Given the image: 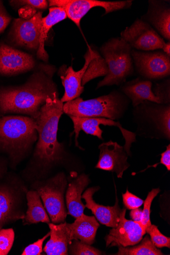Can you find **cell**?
<instances>
[{"instance_id":"cell-19","label":"cell","mask_w":170,"mask_h":255,"mask_svg":"<svg viewBox=\"0 0 170 255\" xmlns=\"http://www.w3.org/2000/svg\"><path fill=\"white\" fill-rule=\"evenodd\" d=\"M99 189V187H92L84 193L82 198L86 203L85 207L91 211L100 223L109 227L116 228L120 221V214L122 212L119 205V201L117 198L113 206H105L96 203L93 199V196Z\"/></svg>"},{"instance_id":"cell-34","label":"cell","mask_w":170,"mask_h":255,"mask_svg":"<svg viewBox=\"0 0 170 255\" xmlns=\"http://www.w3.org/2000/svg\"><path fill=\"white\" fill-rule=\"evenodd\" d=\"M11 17L6 11L2 1H0V34L3 33L9 24Z\"/></svg>"},{"instance_id":"cell-13","label":"cell","mask_w":170,"mask_h":255,"mask_svg":"<svg viewBox=\"0 0 170 255\" xmlns=\"http://www.w3.org/2000/svg\"><path fill=\"white\" fill-rule=\"evenodd\" d=\"M42 12L31 18L15 19L8 34L11 44L31 50H38L41 28Z\"/></svg>"},{"instance_id":"cell-4","label":"cell","mask_w":170,"mask_h":255,"mask_svg":"<svg viewBox=\"0 0 170 255\" xmlns=\"http://www.w3.org/2000/svg\"><path fill=\"white\" fill-rule=\"evenodd\" d=\"M35 120L27 116L0 117V153L15 167L34 150L38 139Z\"/></svg>"},{"instance_id":"cell-38","label":"cell","mask_w":170,"mask_h":255,"mask_svg":"<svg viewBox=\"0 0 170 255\" xmlns=\"http://www.w3.org/2000/svg\"><path fill=\"white\" fill-rule=\"evenodd\" d=\"M142 215V210L141 208H136L132 210L130 213V216L133 221L137 222H140Z\"/></svg>"},{"instance_id":"cell-3","label":"cell","mask_w":170,"mask_h":255,"mask_svg":"<svg viewBox=\"0 0 170 255\" xmlns=\"http://www.w3.org/2000/svg\"><path fill=\"white\" fill-rule=\"evenodd\" d=\"M132 48L122 38H113L105 43L98 55L89 63L82 86L100 77H105L97 89L106 86L119 85L134 72Z\"/></svg>"},{"instance_id":"cell-21","label":"cell","mask_w":170,"mask_h":255,"mask_svg":"<svg viewBox=\"0 0 170 255\" xmlns=\"http://www.w3.org/2000/svg\"><path fill=\"white\" fill-rule=\"evenodd\" d=\"M71 240H78L81 242L91 245L95 242V237L100 224L94 216L84 214L72 223H66Z\"/></svg>"},{"instance_id":"cell-29","label":"cell","mask_w":170,"mask_h":255,"mask_svg":"<svg viewBox=\"0 0 170 255\" xmlns=\"http://www.w3.org/2000/svg\"><path fill=\"white\" fill-rule=\"evenodd\" d=\"M13 229L0 230V255H7L11 250L14 241Z\"/></svg>"},{"instance_id":"cell-23","label":"cell","mask_w":170,"mask_h":255,"mask_svg":"<svg viewBox=\"0 0 170 255\" xmlns=\"http://www.w3.org/2000/svg\"><path fill=\"white\" fill-rule=\"evenodd\" d=\"M66 223L65 222L59 224H48L50 229V239L43 249L46 255H68V246L72 240Z\"/></svg>"},{"instance_id":"cell-6","label":"cell","mask_w":170,"mask_h":255,"mask_svg":"<svg viewBox=\"0 0 170 255\" xmlns=\"http://www.w3.org/2000/svg\"><path fill=\"white\" fill-rule=\"evenodd\" d=\"M67 185V179L63 172L33 182V188L39 194L47 214L55 224L64 223L67 217L64 199Z\"/></svg>"},{"instance_id":"cell-1","label":"cell","mask_w":170,"mask_h":255,"mask_svg":"<svg viewBox=\"0 0 170 255\" xmlns=\"http://www.w3.org/2000/svg\"><path fill=\"white\" fill-rule=\"evenodd\" d=\"M63 105L58 94L47 99L35 119L38 139L32 157L23 171L24 176L33 182L50 177L54 168L66 163L68 153L64 144L58 140L60 120Z\"/></svg>"},{"instance_id":"cell-27","label":"cell","mask_w":170,"mask_h":255,"mask_svg":"<svg viewBox=\"0 0 170 255\" xmlns=\"http://www.w3.org/2000/svg\"><path fill=\"white\" fill-rule=\"evenodd\" d=\"M70 255H101L103 253L91 245L81 242L78 240H74L69 245Z\"/></svg>"},{"instance_id":"cell-17","label":"cell","mask_w":170,"mask_h":255,"mask_svg":"<svg viewBox=\"0 0 170 255\" xmlns=\"http://www.w3.org/2000/svg\"><path fill=\"white\" fill-rule=\"evenodd\" d=\"M99 148L100 157L95 168L115 173L118 178H123L124 173L130 166L124 147L110 140L101 144Z\"/></svg>"},{"instance_id":"cell-39","label":"cell","mask_w":170,"mask_h":255,"mask_svg":"<svg viewBox=\"0 0 170 255\" xmlns=\"http://www.w3.org/2000/svg\"><path fill=\"white\" fill-rule=\"evenodd\" d=\"M162 51L168 56H170V41L166 42Z\"/></svg>"},{"instance_id":"cell-11","label":"cell","mask_w":170,"mask_h":255,"mask_svg":"<svg viewBox=\"0 0 170 255\" xmlns=\"http://www.w3.org/2000/svg\"><path fill=\"white\" fill-rule=\"evenodd\" d=\"M74 125V131L72 134L75 133L76 146L81 148L79 145L78 137L81 131L88 134L98 137L100 140H104L103 137V130L100 125L117 127L122 133L125 139L126 144L124 148L129 156L131 155V148L133 143L136 141V134L130 131L123 127L119 122H115L106 118H79L68 116Z\"/></svg>"},{"instance_id":"cell-7","label":"cell","mask_w":170,"mask_h":255,"mask_svg":"<svg viewBox=\"0 0 170 255\" xmlns=\"http://www.w3.org/2000/svg\"><path fill=\"white\" fill-rule=\"evenodd\" d=\"M2 179H0V230L25 216L21 207V194L26 190L25 185L16 177L5 181Z\"/></svg>"},{"instance_id":"cell-16","label":"cell","mask_w":170,"mask_h":255,"mask_svg":"<svg viewBox=\"0 0 170 255\" xmlns=\"http://www.w3.org/2000/svg\"><path fill=\"white\" fill-rule=\"evenodd\" d=\"M98 52L89 46L85 55V62L84 66L79 71H75L72 66H62L59 71L62 84L64 88V94L60 100L65 103L77 98L82 95L84 90L82 80L91 61L98 55Z\"/></svg>"},{"instance_id":"cell-33","label":"cell","mask_w":170,"mask_h":255,"mask_svg":"<svg viewBox=\"0 0 170 255\" xmlns=\"http://www.w3.org/2000/svg\"><path fill=\"white\" fill-rule=\"evenodd\" d=\"M12 6H19L28 5L36 9H46L48 2L45 0H25V1H11Z\"/></svg>"},{"instance_id":"cell-25","label":"cell","mask_w":170,"mask_h":255,"mask_svg":"<svg viewBox=\"0 0 170 255\" xmlns=\"http://www.w3.org/2000/svg\"><path fill=\"white\" fill-rule=\"evenodd\" d=\"M28 209L26 215L22 219L25 225H31L38 223L49 224L51 222L45 208L40 199V196L36 190L27 193Z\"/></svg>"},{"instance_id":"cell-36","label":"cell","mask_w":170,"mask_h":255,"mask_svg":"<svg viewBox=\"0 0 170 255\" xmlns=\"http://www.w3.org/2000/svg\"><path fill=\"white\" fill-rule=\"evenodd\" d=\"M159 164H162L164 165L168 171L170 170V145H168L167 146V149L165 151L161 154V158L159 163L155 165L149 166L148 169L150 167L156 168L157 166Z\"/></svg>"},{"instance_id":"cell-2","label":"cell","mask_w":170,"mask_h":255,"mask_svg":"<svg viewBox=\"0 0 170 255\" xmlns=\"http://www.w3.org/2000/svg\"><path fill=\"white\" fill-rule=\"evenodd\" d=\"M54 68L45 66L20 86L0 88V113L19 114L33 119L48 98L58 94Z\"/></svg>"},{"instance_id":"cell-24","label":"cell","mask_w":170,"mask_h":255,"mask_svg":"<svg viewBox=\"0 0 170 255\" xmlns=\"http://www.w3.org/2000/svg\"><path fill=\"white\" fill-rule=\"evenodd\" d=\"M67 17L65 10L62 7H51L47 15L42 17L39 45L37 52V56L39 59L44 61H47L48 56L45 50L44 44L48 33L54 25Z\"/></svg>"},{"instance_id":"cell-20","label":"cell","mask_w":170,"mask_h":255,"mask_svg":"<svg viewBox=\"0 0 170 255\" xmlns=\"http://www.w3.org/2000/svg\"><path fill=\"white\" fill-rule=\"evenodd\" d=\"M66 194L67 214L77 219L84 214L85 205L82 201V194L90 182L89 176L82 173H72Z\"/></svg>"},{"instance_id":"cell-37","label":"cell","mask_w":170,"mask_h":255,"mask_svg":"<svg viewBox=\"0 0 170 255\" xmlns=\"http://www.w3.org/2000/svg\"><path fill=\"white\" fill-rule=\"evenodd\" d=\"M8 161L5 158L0 157V179L4 177L7 171Z\"/></svg>"},{"instance_id":"cell-5","label":"cell","mask_w":170,"mask_h":255,"mask_svg":"<svg viewBox=\"0 0 170 255\" xmlns=\"http://www.w3.org/2000/svg\"><path fill=\"white\" fill-rule=\"evenodd\" d=\"M128 107L127 98L120 92L84 101L81 98L64 103L63 112L79 118H106L113 121L122 118Z\"/></svg>"},{"instance_id":"cell-30","label":"cell","mask_w":170,"mask_h":255,"mask_svg":"<svg viewBox=\"0 0 170 255\" xmlns=\"http://www.w3.org/2000/svg\"><path fill=\"white\" fill-rule=\"evenodd\" d=\"M146 233L150 235L152 242L157 248H170V238L164 236L157 226L152 225L146 229Z\"/></svg>"},{"instance_id":"cell-28","label":"cell","mask_w":170,"mask_h":255,"mask_svg":"<svg viewBox=\"0 0 170 255\" xmlns=\"http://www.w3.org/2000/svg\"><path fill=\"white\" fill-rule=\"evenodd\" d=\"M160 192L159 188L153 189L144 201V208L140 223L145 229L152 225L151 221V206L154 199Z\"/></svg>"},{"instance_id":"cell-26","label":"cell","mask_w":170,"mask_h":255,"mask_svg":"<svg viewBox=\"0 0 170 255\" xmlns=\"http://www.w3.org/2000/svg\"><path fill=\"white\" fill-rule=\"evenodd\" d=\"M137 246L132 247L119 246L118 255H163L160 250L157 248L150 237L146 236Z\"/></svg>"},{"instance_id":"cell-12","label":"cell","mask_w":170,"mask_h":255,"mask_svg":"<svg viewBox=\"0 0 170 255\" xmlns=\"http://www.w3.org/2000/svg\"><path fill=\"white\" fill-rule=\"evenodd\" d=\"M138 73L144 78L159 80L170 75V56L163 51H132Z\"/></svg>"},{"instance_id":"cell-14","label":"cell","mask_w":170,"mask_h":255,"mask_svg":"<svg viewBox=\"0 0 170 255\" xmlns=\"http://www.w3.org/2000/svg\"><path fill=\"white\" fill-rule=\"evenodd\" d=\"M127 209L124 208L120 214V221L116 228H112L105 238L108 247L135 246L140 243L147 234L140 222L126 219Z\"/></svg>"},{"instance_id":"cell-35","label":"cell","mask_w":170,"mask_h":255,"mask_svg":"<svg viewBox=\"0 0 170 255\" xmlns=\"http://www.w3.org/2000/svg\"><path fill=\"white\" fill-rule=\"evenodd\" d=\"M37 13V10L30 6H23L18 10V14L21 18L29 19Z\"/></svg>"},{"instance_id":"cell-32","label":"cell","mask_w":170,"mask_h":255,"mask_svg":"<svg viewBox=\"0 0 170 255\" xmlns=\"http://www.w3.org/2000/svg\"><path fill=\"white\" fill-rule=\"evenodd\" d=\"M50 236V232L42 239L27 246L24 249L22 255H40L42 252L43 244L45 240Z\"/></svg>"},{"instance_id":"cell-10","label":"cell","mask_w":170,"mask_h":255,"mask_svg":"<svg viewBox=\"0 0 170 255\" xmlns=\"http://www.w3.org/2000/svg\"><path fill=\"white\" fill-rule=\"evenodd\" d=\"M124 39L136 50L144 52L163 50L166 42L148 21L137 19L121 33Z\"/></svg>"},{"instance_id":"cell-22","label":"cell","mask_w":170,"mask_h":255,"mask_svg":"<svg viewBox=\"0 0 170 255\" xmlns=\"http://www.w3.org/2000/svg\"><path fill=\"white\" fill-rule=\"evenodd\" d=\"M148 13L144 19L157 30L164 38L170 40V9L165 2L150 1Z\"/></svg>"},{"instance_id":"cell-15","label":"cell","mask_w":170,"mask_h":255,"mask_svg":"<svg viewBox=\"0 0 170 255\" xmlns=\"http://www.w3.org/2000/svg\"><path fill=\"white\" fill-rule=\"evenodd\" d=\"M33 57L0 41V77H10L32 70Z\"/></svg>"},{"instance_id":"cell-9","label":"cell","mask_w":170,"mask_h":255,"mask_svg":"<svg viewBox=\"0 0 170 255\" xmlns=\"http://www.w3.org/2000/svg\"><path fill=\"white\" fill-rule=\"evenodd\" d=\"M50 6L63 8L68 18L80 27L82 18L93 8L102 7L105 14L109 13L128 9L132 5V1H103L98 0H50Z\"/></svg>"},{"instance_id":"cell-31","label":"cell","mask_w":170,"mask_h":255,"mask_svg":"<svg viewBox=\"0 0 170 255\" xmlns=\"http://www.w3.org/2000/svg\"><path fill=\"white\" fill-rule=\"evenodd\" d=\"M125 206L128 210H132L140 208L144 203V200L127 190L126 193L123 194Z\"/></svg>"},{"instance_id":"cell-18","label":"cell","mask_w":170,"mask_h":255,"mask_svg":"<svg viewBox=\"0 0 170 255\" xmlns=\"http://www.w3.org/2000/svg\"><path fill=\"white\" fill-rule=\"evenodd\" d=\"M153 83L150 80L136 79L121 87L123 94L131 100L136 108L145 102L158 104H170V98L157 89L156 93L152 90Z\"/></svg>"},{"instance_id":"cell-8","label":"cell","mask_w":170,"mask_h":255,"mask_svg":"<svg viewBox=\"0 0 170 255\" xmlns=\"http://www.w3.org/2000/svg\"><path fill=\"white\" fill-rule=\"evenodd\" d=\"M141 105L143 113L137 123V132L144 134L151 133V137H163L170 138V104H158L145 102Z\"/></svg>"}]
</instances>
